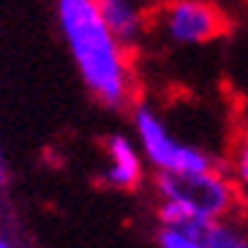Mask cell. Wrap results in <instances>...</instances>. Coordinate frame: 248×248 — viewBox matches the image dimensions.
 Returning <instances> with one entry per match:
<instances>
[{
  "label": "cell",
  "mask_w": 248,
  "mask_h": 248,
  "mask_svg": "<svg viewBox=\"0 0 248 248\" xmlns=\"http://www.w3.org/2000/svg\"><path fill=\"white\" fill-rule=\"evenodd\" d=\"M150 30L177 46H199L226 36L229 19L213 0H164L150 8Z\"/></svg>",
  "instance_id": "cell-4"
},
{
  "label": "cell",
  "mask_w": 248,
  "mask_h": 248,
  "mask_svg": "<svg viewBox=\"0 0 248 248\" xmlns=\"http://www.w3.org/2000/svg\"><path fill=\"white\" fill-rule=\"evenodd\" d=\"M58 22L82 82L107 109H128L137 104V74L131 49H125L107 22L95 0H58Z\"/></svg>",
  "instance_id": "cell-1"
},
{
  "label": "cell",
  "mask_w": 248,
  "mask_h": 248,
  "mask_svg": "<svg viewBox=\"0 0 248 248\" xmlns=\"http://www.w3.org/2000/svg\"><path fill=\"white\" fill-rule=\"evenodd\" d=\"M153 191L158 199H172L202 221L232 218L246 202L224 167L204 172H155Z\"/></svg>",
  "instance_id": "cell-2"
},
{
  "label": "cell",
  "mask_w": 248,
  "mask_h": 248,
  "mask_svg": "<svg viewBox=\"0 0 248 248\" xmlns=\"http://www.w3.org/2000/svg\"><path fill=\"white\" fill-rule=\"evenodd\" d=\"M95 8L125 49H134L150 30V11L139 6V0H95Z\"/></svg>",
  "instance_id": "cell-6"
},
{
  "label": "cell",
  "mask_w": 248,
  "mask_h": 248,
  "mask_svg": "<svg viewBox=\"0 0 248 248\" xmlns=\"http://www.w3.org/2000/svg\"><path fill=\"white\" fill-rule=\"evenodd\" d=\"M6 180V161H3V147H0V186Z\"/></svg>",
  "instance_id": "cell-10"
},
{
  "label": "cell",
  "mask_w": 248,
  "mask_h": 248,
  "mask_svg": "<svg viewBox=\"0 0 248 248\" xmlns=\"http://www.w3.org/2000/svg\"><path fill=\"white\" fill-rule=\"evenodd\" d=\"M0 248H11V246H8V240H3V237H0Z\"/></svg>",
  "instance_id": "cell-11"
},
{
  "label": "cell",
  "mask_w": 248,
  "mask_h": 248,
  "mask_svg": "<svg viewBox=\"0 0 248 248\" xmlns=\"http://www.w3.org/2000/svg\"><path fill=\"white\" fill-rule=\"evenodd\" d=\"M183 229H191L207 248H248V234L232 221H191Z\"/></svg>",
  "instance_id": "cell-7"
},
{
  "label": "cell",
  "mask_w": 248,
  "mask_h": 248,
  "mask_svg": "<svg viewBox=\"0 0 248 248\" xmlns=\"http://www.w3.org/2000/svg\"><path fill=\"white\" fill-rule=\"evenodd\" d=\"M155 246L158 248H207L191 229H183V226H158L155 229Z\"/></svg>",
  "instance_id": "cell-9"
},
{
  "label": "cell",
  "mask_w": 248,
  "mask_h": 248,
  "mask_svg": "<svg viewBox=\"0 0 248 248\" xmlns=\"http://www.w3.org/2000/svg\"><path fill=\"white\" fill-rule=\"evenodd\" d=\"M134 128L142 155L155 172H204L221 167L207 150L172 137L150 104H134Z\"/></svg>",
  "instance_id": "cell-3"
},
{
  "label": "cell",
  "mask_w": 248,
  "mask_h": 248,
  "mask_svg": "<svg viewBox=\"0 0 248 248\" xmlns=\"http://www.w3.org/2000/svg\"><path fill=\"white\" fill-rule=\"evenodd\" d=\"M107 167L101 172L104 186L115 191H137L145 180V155L125 134H109L104 139Z\"/></svg>",
  "instance_id": "cell-5"
},
{
  "label": "cell",
  "mask_w": 248,
  "mask_h": 248,
  "mask_svg": "<svg viewBox=\"0 0 248 248\" xmlns=\"http://www.w3.org/2000/svg\"><path fill=\"white\" fill-rule=\"evenodd\" d=\"M229 175L234 186L240 188L243 199L248 202V128H243L232 142V153H229Z\"/></svg>",
  "instance_id": "cell-8"
}]
</instances>
